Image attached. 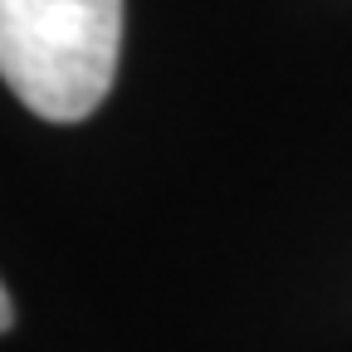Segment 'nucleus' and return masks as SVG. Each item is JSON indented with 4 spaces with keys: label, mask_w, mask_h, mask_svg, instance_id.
<instances>
[{
    "label": "nucleus",
    "mask_w": 352,
    "mask_h": 352,
    "mask_svg": "<svg viewBox=\"0 0 352 352\" xmlns=\"http://www.w3.org/2000/svg\"><path fill=\"white\" fill-rule=\"evenodd\" d=\"M122 0H0V78L44 122H83L118 74Z\"/></svg>",
    "instance_id": "obj_1"
},
{
    "label": "nucleus",
    "mask_w": 352,
    "mask_h": 352,
    "mask_svg": "<svg viewBox=\"0 0 352 352\" xmlns=\"http://www.w3.org/2000/svg\"><path fill=\"white\" fill-rule=\"evenodd\" d=\"M15 323V303H10V294H6V284H0V333H6Z\"/></svg>",
    "instance_id": "obj_2"
}]
</instances>
